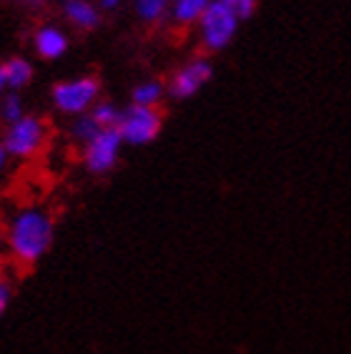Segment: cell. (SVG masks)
Here are the masks:
<instances>
[{"label":"cell","mask_w":351,"mask_h":354,"mask_svg":"<svg viewBox=\"0 0 351 354\" xmlns=\"http://www.w3.org/2000/svg\"><path fill=\"white\" fill-rule=\"evenodd\" d=\"M123 138L118 129H101L86 146H81V164L91 176H106L118 166Z\"/></svg>","instance_id":"6"},{"label":"cell","mask_w":351,"mask_h":354,"mask_svg":"<svg viewBox=\"0 0 351 354\" xmlns=\"http://www.w3.org/2000/svg\"><path fill=\"white\" fill-rule=\"evenodd\" d=\"M123 6V0H98V8L103 13H111V10H118Z\"/></svg>","instance_id":"20"},{"label":"cell","mask_w":351,"mask_h":354,"mask_svg":"<svg viewBox=\"0 0 351 354\" xmlns=\"http://www.w3.org/2000/svg\"><path fill=\"white\" fill-rule=\"evenodd\" d=\"M0 138L10 161H33L35 156H41L50 141V126L38 113H26L15 123L6 126Z\"/></svg>","instance_id":"2"},{"label":"cell","mask_w":351,"mask_h":354,"mask_svg":"<svg viewBox=\"0 0 351 354\" xmlns=\"http://www.w3.org/2000/svg\"><path fill=\"white\" fill-rule=\"evenodd\" d=\"M115 129L121 133L123 146H149L161 136L163 111L131 103L129 109H121V118Z\"/></svg>","instance_id":"4"},{"label":"cell","mask_w":351,"mask_h":354,"mask_svg":"<svg viewBox=\"0 0 351 354\" xmlns=\"http://www.w3.org/2000/svg\"><path fill=\"white\" fill-rule=\"evenodd\" d=\"M223 6L229 8L231 13L236 15V21H249L251 15L256 13L258 8V0H223Z\"/></svg>","instance_id":"17"},{"label":"cell","mask_w":351,"mask_h":354,"mask_svg":"<svg viewBox=\"0 0 351 354\" xmlns=\"http://www.w3.org/2000/svg\"><path fill=\"white\" fill-rule=\"evenodd\" d=\"M30 43H33L35 55L43 58V61H58V58H63L68 53V48H70L68 33L61 26H55V23H41L33 30Z\"/></svg>","instance_id":"8"},{"label":"cell","mask_w":351,"mask_h":354,"mask_svg":"<svg viewBox=\"0 0 351 354\" xmlns=\"http://www.w3.org/2000/svg\"><path fill=\"white\" fill-rule=\"evenodd\" d=\"M10 301H13V281L8 277H0V319L10 309Z\"/></svg>","instance_id":"18"},{"label":"cell","mask_w":351,"mask_h":354,"mask_svg":"<svg viewBox=\"0 0 351 354\" xmlns=\"http://www.w3.org/2000/svg\"><path fill=\"white\" fill-rule=\"evenodd\" d=\"M26 113H28V109L21 93L6 91V93L0 95V126H3V129L10 126V123H15L18 118H23Z\"/></svg>","instance_id":"15"},{"label":"cell","mask_w":351,"mask_h":354,"mask_svg":"<svg viewBox=\"0 0 351 354\" xmlns=\"http://www.w3.org/2000/svg\"><path fill=\"white\" fill-rule=\"evenodd\" d=\"M171 0H133L135 18L146 26H158L169 18Z\"/></svg>","instance_id":"13"},{"label":"cell","mask_w":351,"mask_h":354,"mask_svg":"<svg viewBox=\"0 0 351 354\" xmlns=\"http://www.w3.org/2000/svg\"><path fill=\"white\" fill-rule=\"evenodd\" d=\"M61 13L78 33H93L103 23V10L95 0H61Z\"/></svg>","instance_id":"9"},{"label":"cell","mask_w":351,"mask_h":354,"mask_svg":"<svg viewBox=\"0 0 351 354\" xmlns=\"http://www.w3.org/2000/svg\"><path fill=\"white\" fill-rule=\"evenodd\" d=\"M23 8H28V10H41V8H46L48 0H18Z\"/></svg>","instance_id":"21"},{"label":"cell","mask_w":351,"mask_h":354,"mask_svg":"<svg viewBox=\"0 0 351 354\" xmlns=\"http://www.w3.org/2000/svg\"><path fill=\"white\" fill-rule=\"evenodd\" d=\"M101 131V126L93 121V116L91 113H81V116L70 118V123H68V138L81 149V146H86L91 138L95 136Z\"/></svg>","instance_id":"14"},{"label":"cell","mask_w":351,"mask_h":354,"mask_svg":"<svg viewBox=\"0 0 351 354\" xmlns=\"http://www.w3.org/2000/svg\"><path fill=\"white\" fill-rule=\"evenodd\" d=\"M8 252V246H6V229H0V257Z\"/></svg>","instance_id":"22"},{"label":"cell","mask_w":351,"mask_h":354,"mask_svg":"<svg viewBox=\"0 0 351 354\" xmlns=\"http://www.w3.org/2000/svg\"><path fill=\"white\" fill-rule=\"evenodd\" d=\"M88 113L93 116V121L98 123L101 129H115V126H118V118H121V109H118L115 103L106 101V98L95 101V106L88 111Z\"/></svg>","instance_id":"16"},{"label":"cell","mask_w":351,"mask_h":354,"mask_svg":"<svg viewBox=\"0 0 351 354\" xmlns=\"http://www.w3.org/2000/svg\"><path fill=\"white\" fill-rule=\"evenodd\" d=\"M196 26L198 35H201V46L206 50H211V53H218L223 48H229L238 30L236 15L223 6V0H211Z\"/></svg>","instance_id":"5"},{"label":"cell","mask_w":351,"mask_h":354,"mask_svg":"<svg viewBox=\"0 0 351 354\" xmlns=\"http://www.w3.org/2000/svg\"><path fill=\"white\" fill-rule=\"evenodd\" d=\"M3 63V73H6V86L8 91H15V93H21L26 91L35 78V66L30 58L26 55H10L6 58Z\"/></svg>","instance_id":"10"},{"label":"cell","mask_w":351,"mask_h":354,"mask_svg":"<svg viewBox=\"0 0 351 354\" xmlns=\"http://www.w3.org/2000/svg\"><path fill=\"white\" fill-rule=\"evenodd\" d=\"M166 95V86L155 78H146V81L135 83L133 91H131V103L133 106H151V109H158Z\"/></svg>","instance_id":"12"},{"label":"cell","mask_w":351,"mask_h":354,"mask_svg":"<svg viewBox=\"0 0 351 354\" xmlns=\"http://www.w3.org/2000/svg\"><path fill=\"white\" fill-rule=\"evenodd\" d=\"M211 0H171L169 8V21L178 28H191L196 26L198 18L203 15L206 6Z\"/></svg>","instance_id":"11"},{"label":"cell","mask_w":351,"mask_h":354,"mask_svg":"<svg viewBox=\"0 0 351 354\" xmlns=\"http://www.w3.org/2000/svg\"><path fill=\"white\" fill-rule=\"evenodd\" d=\"M8 86H6V73H3V63H0V95L6 93Z\"/></svg>","instance_id":"23"},{"label":"cell","mask_w":351,"mask_h":354,"mask_svg":"<svg viewBox=\"0 0 351 354\" xmlns=\"http://www.w3.org/2000/svg\"><path fill=\"white\" fill-rule=\"evenodd\" d=\"M211 78H214V66L209 58H193L171 75L166 83V93L176 101H186L191 95H196Z\"/></svg>","instance_id":"7"},{"label":"cell","mask_w":351,"mask_h":354,"mask_svg":"<svg viewBox=\"0 0 351 354\" xmlns=\"http://www.w3.org/2000/svg\"><path fill=\"white\" fill-rule=\"evenodd\" d=\"M8 171H10V156H8L6 146H3V138H0V181L8 176Z\"/></svg>","instance_id":"19"},{"label":"cell","mask_w":351,"mask_h":354,"mask_svg":"<svg viewBox=\"0 0 351 354\" xmlns=\"http://www.w3.org/2000/svg\"><path fill=\"white\" fill-rule=\"evenodd\" d=\"M55 244V216L50 209L41 204L21 206L6 226V246L8 254L21 269H30Z\"/></svg>","instance_id":"1"},{"label":"cell","mask_w":351,"mask_h":354,"mask_svg":"<svg viewBox=\"0 0 351 354\" xmlns=\"http://www.w3.org/2000/svg\"><path fill=\"white\" fill-rule=\"evenodd\" d=\"M101 78L93 73H81L55 83L50 88V106L55 109V113H61L66 118H75L93 109L95 101H101Z\"/></svg>","instance_id":"3"}]
</instances>
